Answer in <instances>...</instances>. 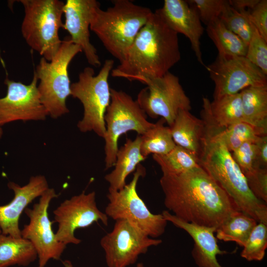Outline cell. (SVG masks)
Returning a JSON list of instances; mask_svg holds the SVG:
<instances>
[{
	"instance_id": "1",
	"label": "cell",
	"mask_w": 267,
	"mask_h": 267,
	"mask_svg": "<svg viewBox=\"0 0 267 267\" xmlns=\"http://www.w3.org/2000/svg\"><path fill=\"white\" fill-rule=\"evenodd\" d=\"M160 184L168 211L185 222L217 229L240 211L200 166L179 174H162Z\"/></svg>"
},
{
	"instance_id": "2",
	"label": "cell",
	"mask_w": 267,
	"mask_h": 267,
	"mask_svg": "<svg viewBox=\"0 0 267 267\" xmlns=\"http://www.w3.org/2000/svg\"><path fill=\"white\" fill-rule=\"evenodd\" d=\"M178 34L157 9L140 29L124 59L111 71L113 77L130 81L161 77L180 59Z\"/></svg>"
},
{
	"instance_id": "3",
	"label": "cell",
	"mask_w": 267,
	"mask_h": 267,
	"mask_svg": "<svg viewBox=\"0 0 267 267\" xmlns=\"http://www.w3.org/2000/svg\"><path fill=\"white\" fill-rule=\"evenodd\" d=\"M204 127L198 156L199 165L225 191L240 211L267 224V203L254 195L231 153L210 127L205 125Z\"/></svg>"
},
{
	"instance_id": "4",
	"label": "cell",
	"mask_w": 267,
	"mask_h": 267,
	"mask_svg": "<svg viewBox=\"0 0 267 267\" xmlns=\"http://www.w3.org/2000/svg\"><path fill=\"white\" fill-rule=\"evenodd\" d=\"M112 3L106 10L101 9L100 5L95 8L90 30L121 62L153 12L129 0H115Z\"/></svg>"
},
{
	"instance_id": "5",
	"label": "cell",
	"mask_w": 267,
	"mask_h": 267,
	"mask_svg": "<svg viewBox=\"0 0 267 267\" xmlns=\"http://www.w3.org/2000/svg\"><path fill=\"white\" fill-rule=\"evenodd\" d=\"M82 51L70 37H66L50 61L42 57L37 66L34 73L39 81L38 89L41 100L52 118L57 119L69 112L66 104L71 95L68 68L72 60Z\"/></svg>"
},
{
	"instance_id": "6",
	"label": "cell",
	"mask_w": 267,
	"mask_h": 267,
	"mask_svg": "<svg viewBox=\"0 0 267 267\" xmlns=\"http://www.w3.org/2000/svg\"><path fill=\"white\" fill-rule=\"evenodd\" d=\"M24 9L21 33L28 45L50 61L62 41L59 29L64 2L59 0H20Z\"/></svg>"
},
{
	"instance_id": "7",
	"label": "cell",
	"mask_w": 267,
	"mask_h": 267,
	"mask_svg": "<svg viewBox=\"0 0 267 267\" xmlns=\"http://www.w3.org/2000/svg\"><path fill=\"white\" fill-rule=\"evenodd\" d=\"M114 64L113 60L106 59L96 75L92 68L87 67L79 74L78 81L71 84V95L79 100L84 108L78 129L83 133L92 131L103 139L104 116L111 101L108 77Z\"/></svg>"
},
{
	"instance_id": "8",
	"label": "cell",
	"mask_w": 267,
	"mask_h": 267,
	"mask_svg": "<svg viewBox=\"0 0 267 267\" xmlns=\"http://www.w3.org/2000/svg\"><path fill=\"white\" fill-rule=\"evenodd\" d=\"M145 174V168L139 164L130 182L119 190L108 189V203L104 213L115 221L126 220L150 237L156 238L164 234L168 222L162 214L152 213L137 192L138 180Z\"/></svg>"
},
{
	"instance_id": "9",
	"label": "cell",
	"mask_w": 267,
	"mask_h": 267,
	"mask_svg": "<svg viewBox=\"0 0 267 267\" xmlns=\"http://www.w3.org/2000/svg\"><path fill=\"white\" fill-rule=\"evenodd\" d=\"M147 117L131 95L123 90L111 88V101L104 116L106 170L114 166L121 135L131 131L141 135L154 125L155 123L147 120Z\"/></svg>"
},
{
	"instance_id": "10",
	"label": "cell",
	"mask_w": 267,
	"mask_h": 267,
	"mask_svg": "<svg viewBox=\"0 0 267 267\" xmlns=\"http://www.w3.org/2000/svg\"><path fill=\"white\" fill-rule=\"evenodd\" d=\"M135 81L146 85L139 92L136 100L150 118L160 117L170 127L180 110H191L190 100L178 78L170 71L161 77H139Z\"/></svg>"
},
{
	"instance_id": "11",
	"label": "cell",
	"mask_w": 267,
	"mask_h": 267,
	"mask_svg": "<svg viewBox=\"0 0 267 267\" xmlns=\"http://www.w3.org/2000/svg\"><path fill=\"white\" fill-rule=\"evenodd\" d=\"M52 188H49L31 208L27 207L24 212L29 219V222L21 230V236L29 240L37 253L38 267H44L50 259L58 260L66 248L59 241L52 229L51 222L48 217V208L51 200L57 198Z\"/></svg>"
},
{
	"instance_id": "12",
	"label": "cell",
	"mask_w": 267,
	"mask_h": 267,
	"mask_svg": "<svg viewBox=\"0 0 267 267\" xmlns=\"http://www.w3.org/2000/svg\"><path fill=\"white\" fill-rule=\"evenodd\" d=\"M160 239L150 237L124 220L115 221L112 230L100 241L108 267H128L149 247L160 244Z\"/></svg>"
},
{
	"instance_id": "13",
	"label": "cell",
	"mask_w": 267,
	"mask_h": 267,
	"mask_svg": "<svg viewBox=\"0 0 267 267\" xmlns=\"http://www.w3.org/2000/svg\"><path fill=\"white\" fill-rule=\"evenodd\" d=\"M94 191H84L63 201L54 211L53 222L58 223L56 239L67 245H78L81 240L75 235L76 229L101 222L107 225L108 217L97 207Z\"/></svg>"
},
{
	"instance_id": "14",
	"label": "cell",
	"mask_w": 267,
	"mask_h": 267,
	"mask_svg": "<svg viewBox=\"0 0 267 267\" xmlns=\"http://www.w3.org/2000/svg\"><path fill=\"white\" fill-rule=\"evenodd\" d=\"M205 67L215 84L214 99L238 93L249 87L267 85V75L245 56L218 55Z\"/></svg>"
},
{
	"instance_id": "15",
	"label": "cell",
	"mask_w": 267,
	"mask_h": 267,
	"mask_svg": "<svg viewBox=\"0 0 267 267\" xmlns=\"http://www.w3.org/2000/svg\"><path fill=\"white\" fill-rule=\"evenodd\" d=\"M35 75L30 84L6 78V95L0 98V125L16 121L44 120L48 113L42 103Z\"/></svg>"
},
{
	"instance_id": "16",
	"label": "cell",
	"mask_w": 267,
	"mask_h": 267,
	"mask_svg": "<svg viewBox=\"0 0 267 267\" xmlns=\"http://www.w3.org/2000/svg\"><path fill=\"white\" fill-rule=\"evenodd\" d=\"M100 5L95 0H67L63 7L65 22L62 28L70 34L71 41L79 46L88 62L98 67L101 65L94 46L90 41V24L93 12Z\"/></svg>"
},
{
	"instance_id": "17",
	"label": "cell",
	"mask_w": 267,
	"mask_h": 267,
	"mask_svg": "<svg viewBox=\"0 0 267 267\" xmlns=\"http://www.w3.org/2000/svg\"><path fill=\"white\" fill-rule=\"evenodd\" d=\"M7 186L13 191L14 197L7 204L0 206V227L2 234L20 237L21 215L29 204L49 188L48 182L44 176L37 175L31 177L23 186L9 181Z\"/></svg>"
},
{
	"instance_id": "18",
	"label": "cell",
	"mask_w": 267,
	"mask_h": 267,
	"mask_svg": "<svg viewBox=\"0 0 267 267\" xmlns=\"http://www.w3.org/2000/svg\"><path fill=\"white\" fill-rule=\"evenodd\" d=\"M157 10L171 29L188 39L198 61L205 66L200 42L204 28L196 9L187 0H165Z\"/></svg>"
},
{
	"instance_id": "19",
	"label": "cell",
	"mask_w": 267,
	"mask_h": 267,
	"mask_svg": "<svg viewBox=\"0 0 267 267\" xmlns=\"http://www.w3.org/2000/svg\"><path fill=\"white\" fill-rule=\"evenodd\" d=\"M161 214L168 222L184 230L192 238L194 245L191 255L198 267H223L219 263L217 256L227 252L219 247L214 235L216 228L185 222L168 210H164Z\"/></svg>"
},
{
	"instance_id": "20",
	"label": "cell",
	"mask_w": 267,
	"mask_h": 267,
	"mask_svg": "<svg viewBox=\"0 0 267 267\" xmlns=\"http://www.w3.org/2000/svg\"><path fill=\"white\" fill-rule=\"evenodd\" d=\"M201 115L220 129L244 122L240 92L215 98L212 102L204 97Z\"/></svg>"
},
{
	"instance_id": "21",
	"label": "cell",
	"mask_w": 267,
	"mask_h": 267,
	"mask_svg": "<svg viewBox=\"0 0 267 267\" xmlns=\"http://www.w3.org/2000/svg\"><path fill=\"white\" fill-rule=\"evenodd\" d=\"M140 145V136L138 134L134 140L127 138L124 145L118 149L114 169L104 177L109 185L108 189H122L126 184L127 177L146 159L141 153Z\"/></svg>"
},
{
	"instance_id": "22",
	"label": "cell",
	"mask_w": 267,
	"mask_h": 267,
	"mask_svg": "<svg viewBox=\"0 0 267 267\" xmlns=\"http://www.w3.org/2000/svg\"><path fill=\"white\" fill-rule=\"evenodd\" d=\"M243 121L259 136L267 135V85L251 86L240 92Z\"/></svg>"
},
{
	"instance_id": "23",
	"label": "cell",
	"mask_w": 267,
	"mask_h": 267,
	"mask_svg": "<svg viewBox=\"0 0 267 267\" xmlns=\"http://www.w3.org/2000/svg\"><path fill=\"white\" fill-rule=\"evenodd\" d=\"M169 127L176 145L199 156L205 128L202 119L193 115L190 111L181 110Z\"/></svg>"
},
{
	"instance_id": "24",
	"label": "cell",
	"mask_w": 267,
	"mask_h": 267,
	"mask_svg": "<svg viewBox=\"0 0 267 267\" xmlns=\"http://www.w3.org/2000/svg\"><path fill=\"white\" fill-rule=\"evenodd\" d=\"M38 257L32 243L22 237L0 234V267L27 266Z\"/></svg>"
},
{
	"instance_id": "25",
	"label": "cell",
	"mask_w": 267,
	"mask_h": 267,
	"mask_svg": "<svg viewBox=\"0 0 267 267\" xmlns=\"http://www.w3.org/2000/svg\"><path fill=\"white\" fill-rule=\"evenodd\" d=\"M206 31L218 50V55L228 57L245 56L248 45L227 29L220 19L207 25Z\"/></svg>"
},
{
	"instance_id": "26",
	"label": "cell",
	"mask_w": 267,
	"mask_h": 267,
	"mask_svg": "<svg viewBox=\"0 0 267 267\" xmlns=\"http://www.w3.org/2000/svg\"><path fill=\"white\" fill-rule=\"evenodd\" d=\"M257 223L252 217L238 211L217 229L216 237L224 242H234L243 247Z\"/></svg>"
},
{
	"instance_id": "27",
	"label": "cell",
	"mask_w": 267,
	"mask_h": 267,
	"mask_svg": "<svg viewBox=\"0 0 267 267\" xmlns=\"http://www.w3.org/2000/svg\"><path fill=\"white\" fill-rule=\"evenodd\" d=\"M165 123L164 119L160 118L152 128L140 135V152L144 158L151 154H166L176 146L170 128L164 126Z\"/></svg>"
},
{
	"instance_id": "28",
	"label": "cell",
	"mask_w": 267,
	"mask_h": 267,
	"mask_svg": "<svg viewBox=\"0 0 267 267\" xmlns=\"http://www.w3.org/2000/svg\"><path fill=\"white\" fill-rule=\"evenodd\" d=\"M162 174H179L200 166L198 156L191 151L176 145L164 155H153Z\"/></svg>"
},
{
	"instance_id": "29",
	"label": "cell",
	"mask_w": 267,
	"mask_h": 267,
	"mask_svg": "<svg viewBox=\"0 0 267 267\" xmlns=\"http://www.w3.org/2000/svg\"><path fill=\"white\" fill-rule=\"evenodd\" d=\"M204 123L210 127L217 137L232 152L246 142L256 143L260 138L255 129L248 124L242 122L224 129H220L209 121L202 119Z\"/></svg>"
},
{
	"instance_id": "30",
	"label": "cell",
	"mask_w": 267,
	"mask_h": 267,
	"mask_svg": "<svg viewBox=\"0 0 267 267\" xmlns=\"http://www.w3.org/2000/svg\"><path fill=\"white\" fill-rule=\"evenodd\" d=\"M220 19L248 45L255 28L249 19L248 11H238L229 4Z\"/></svg>"
},
{
	"instance_id": "31",
	"label": "cell",
	"mask_w": 267,
	"mask_h": 267,
	"mask_svg": "<svg viewBox=\"0 0 267 267\" xmlns=\"http://www.w3.org/2000/svg\"><path fill=\"white\" fill-rule=\"evenodd\" d=\"M241 252L242 258L248 261H261L267 248V224L258 222Z\"/></svg>"
},
{
	"instance_id": "32",
	"label": "cell",
	"mask_w": 267,
	"mask_h": 267,
	"mask_svg": "<svg viewBox=\"0 0 267 267\" xmlns=\"http://www.w3.org/2000/svg\"><path fill=\"white\" fill-rule=\"evenodd\" d=\"M187 1L196 10L200 19L207 25L220 18L229 5L226 0H190Z\"/></svg>"
},
{
	"instance_id": "33",
	"label": "cell",
	"mask_w": 267,
	"mask_h": 267,
	"mask_svg": "<svg viewBox=\"0 0 267 267\" xmlns=\"http://www.w3.org/2000/svg\"><path fill=\"white\" fill-rule=\"evenodd\" d=\"M245 57L267 75V41L255 28L248 44Z\"/></svg>"
},
{
	"instance_id": "34",
	"label": "cell",
	"mask_w": 267,
	"mask_h": 267,
	"mask_svg": "<svg viewBox=\"0 0 267 267\" xmlns=\"http://www.w3.org/2000/svg\"><path fill=\"white\" fill-rule=\"evenodd\" d=\"M244 176L249 187L254 195L267 203V168H254Z\"/></svg>"
},
{
	"instance_id": "35",
	"label": "cell",
	"mask_w": 267,
	"mask_h": 267,
	"mask_svg": "<svg viewBox=\"0 0 267 267\" xmlns=\"http://www.w3.org/2000/svg\"><path fill=\"white\" fill-rule=\"evenodd\" d=\"M231 153L244 175L253 169L256 153L255 143L244 142Z\"/></svg>"
},
{
	"instance_id": "36",
	"label": "cell",
	"mask_w": 267,
	"mask_h": 267,
	"mask_svg": "<svg viewBox=\"0 0 267 267\" xmlns=\"http://www.w3.org/2000/svg\"><path fill=\"white\" fill-rule=\"evenodd\" d=\"M248 15L253 26L267 41V0H260L253 8L248 10Z\"/></svg>"
},
{
	"instance_id": "37",
	"label": "cell",
	"mask_w": 267,
	"mask_h": 267,
	"mask_svg": "<svg viewBox=\"0 0 267 267\" xmlns=\"http://www.w3.org/2000/svg\"><path fill=\"white\" fill-rule=\"evenodd\" d=\"M256 158L254 168H267V135L260 136L255 143Z\"/></svg>"
},
{
	"instance_id": "38",
	"label": "cell",
	"mask_w": 267,
	"mask_h": 267,
	"mask_svg": "<svg viewBox=\"0 0 267 267\" xmlns=\"http://www.w3.org/2000/svg\"><path fill=\"white\" fill-rule=\"evenodd\" d=\"M260 0H229V5L235 9L241 11H248L253 8Z\"/></svg>"
},
{
	"instance_id": "39",
	"label": "cell",
	"mask_w": 267,
	"mask_h": 267,
	"mask_svg": "<svg viewBox=\"0 0 267 267\" xmlns=\"http://www.w3.org/2000/svg\"><path fill=\"white\" fill-rule=\"evenodd\" d=\"M62 263L64 267H73L72 263L69 260H65Z\"/></svg>"
},
{
	"instance_id": "40",
	"label": "cell",
	"mask_w": 267,
	"mask_h": 267,
	"mask_svg": "<svg viewBox=\"0 0 267 267\" xmlns=\"http://www.w3.org/2000/svg\"><path fill=\"white\" fill-rule=\"evenodd\" d=\"M3 134V131L2 129L1 128V126L0 125V139L1 138Z\"/></svg>"
},
{
	"instance_id": "41",
	"label": "cell",
	"mask_w": 267,
	"mask_h": 267,
	"mask_svg": "<svg viewBox=\"0 0 267 267\" xmlns=\"http://www.w3.org/2000/svg\"><path fill=\"white\" fill-rule=\"evenodd\" d=\"M136 267H143V265L141 263H139L137 264Z\"/></svg>"
},
{
	"instance_id": "42",
	"label": "cell",
	"mask_w": 267,
	"mask_h": 267,
	"mask_svg": "<svg viewBox=\"0 0 267 267\" xmlns=\"http://www.w3.org/2000/svg\"><path fill=\"white\" fill-rule=\"evenodd\" d=\"M2 233V232H1V228H0V234Z\"/></svg>"
}]
</instances>
